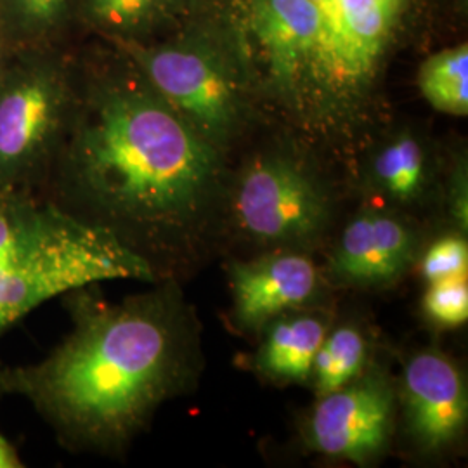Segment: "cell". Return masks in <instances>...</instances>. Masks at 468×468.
Returning <instances> with one entry per match:
<instances>
[{"label": "cell", "mask_w": 468, "mask_h": 468, "mask_svg": "<svg viewBox=\"0 0 468 468\" xmlns=\"http://www.w3.org/2000/svg\"><path fill=\"white\" fill-rule=\"evenodd\" d=\"M113 49L75 56L71 117L38 195L112 234L160 282L176 280L224 218L222 153Z\"/></svg>", "instance_id": "6da1fadb"}, {"label": "cell", "mask_w": 468, "mask_h": 468, "mask_svg": "<svg viewBox=\"0 0 468 468\" xmlns=\"http://www.w3.org/2000/svg\"><path fill=\"white\" fill-rule=\"evenodd\" d=\"M65 297L71 330L44 359L0 367V396L30 402L67 450L115 454L195 384L198 321L176 280L118 302L89 286Z\"/></svg>", "instance_id": "7a4b0ae2"}, {"label": "cell", "mask_w": 468, "mask_h": 468, "mask_svg": "<svg viewBox=\"0 0 468 468\" xmlns=\"http://www.w3.org/2000/svg\"><path fill=\"white\" fill-rule=\"evenodd\" d=\"M417 0H214L239 68L295 129L347 144L378 108L387 61Z\"/></svg>", "instance_id": "3957f363"}, {"label": "cell", "mask_w": 468, "mask_h": 468, "mask_svg": "<svg viewBox=\"0 0 468 468\" xmlns=\"http://www.w3.org/2000/svg\"><path fill=\"white\" fill-rule=\"evenodd\" d=\"M158 283L112 234L38 193H0V336L50 299L101 282Z\"/></svg>", "instance_id": "277c9868"}, {"label": "cell", "mask_w": 468, "mask_h": 468, "mask_svg": "<svg viewBox=\"0 0 468 468\" xmlns=\"http://www.w3.org/2000/svg\"><path fill=\"white\" fill-rule=\"evenodd\" d=\"M75 101L68 46L9 49L0 68V193H38Z\"/></svg>", "instance_id": "5b68a950"}, {"label": "cell", "mask_w": 468, "mask_h": 468, "mask_svg": "<svg viewBox=\"0 0 468 468\" xmlns=\"http://www.w3.org/2000/svg\"><path fill=\"white\" fill-rule=\"evenodd\" d=\"M226 212L234 233L253 247L309 251L332 228L335 197L307 160L288 151H266L228 185Z\"/></svg>", "instance_id": "8992f818"}, {"label": "cell", "mask_w": 468, "mask_h": 468, "mask_svg": "<svg viewBox=\"0 0 468 468\" xmlns=\"http://www.w3.org/2000/svg\"><path fill=\"white\" fill-rule=\"evenodd\" d=\"M122 50L154 92L216 150H226L247 112L241 68L218 49L191 38L113 46Z\"/></svg>", "instance_id": "52a82bcc"}, {"label": "cell", "mask_w": 468, "mask_h": 468, "mask_svg": "<svg viewBox=\"0 0 468 468\" xmlns=\"http://www.w3.org/2000/svg\"><path fill=\"white\" fill-rule=\"evenodd\" d=\"M398 387L387 369L369 363L349 384L319 396L303 425L309 450L335 460L368 465L394 434Z\"/></svg>", "instance_id": "ba28073f"}, {"label": "cell", "mask_w": 468, "mask_h": 468, "mask_svg": "<svg viewBox=\"0 0 468 468\" xmlns=\"http://www.w3.org/2000/svg\"><path fill=\"white\" fill-rule=\"evenodd\" d=\"M419 229L385 208H363L344 226L330 251L326 280L342 288L380 290L398 283L420 253Z\"/></svg>", "instance_id": "9c48e42d"}, {"label": "cell", "mask_w": 468, "mask_h": 468, "mask_svg": "<svg viewBox=\"0 0 468 468\" xmlns=\"http://www.w3.org/2000/svg\"><path fill=\"white\" fill-rule=\"evenodd\" d=\"M404 427L419 452H448L465 432L468 390L460 365L444 352H415L404 363L398 388Z\"/></svg>", "instance_id": "30bf717a"}, {"label": "cell", "mask_w": 468, "mask_h": 468, "mask_svg": "<svg viewBox=\"0 0 468 468\" xmlns=\"http://www.w3.org/2000/svg\"><path fill=\"white\" fill-rule=\"evenodd\" d=\"M324 278L305 251H266L229 266L233 318L245 332H261L288 311L316 305Z\"/></svg>", "instance_id": "8fae6325"}, {"label": "cell", "mask_w": 468, "mask_h": 468, "mask_svg": "<svg viewBox=\"0 0 468 468\" xmlns=\"http://www.w3.org/2000/svg\"><path fill=\"white\" fill-rule=\"evenodd\" d=\"M332 326L323 307H302L269 321L253 368L274 384H309L314 357Z\"/></svg>", "instance_id": "7c38bea8"}, {"label": "cell", "mask_w": 468, "mask_h": 468, "mask_svg": "<svg viewBox=\"0 0 468 468\" xmlns=\"http://www.w3.org/2000/svg\"><path fill=\"white\" fill-rule=\"evenodd\" d=\"M365 186L394 210L423 208L434 198V168L421 139L401 131L375 151Z\"/></svg>", "instance_id": "4fadbf2b"}, {"label": "cell", "mask_w": 468, "mask_h": 468, "mask_svg": "<svg viewBox=\"0 0 468 468\" xmlns=\"http://www.w3.org/2000/svg\"><path fill=\"white\" fill-rule=\"evenodd\" d=\"M186 4L187 0H80L79 27L90 28L112 46L150 42Z\"/></svg>", "instance_id": "5bb4252c"}, {"label": "cell", "mask_w": 468, "mask_h": 468, "mask_svg": "<svg viewBox=\"0 0 468 468\" xmlns=\"http://www.w3.org/2000/svg\"><path fill=\"white\" fill-rule=\"evenodd\" d=\"M80 0H0V42L7 49L68 46Z\"/></svg>", "instance_id": "9a60e30c"}, {"label": "cell", "mask_w": 468, "mask_h": 468, "mask_svg": "<svg viewBox=\"0 0 468 468\" xmlns=\"http://www.w3.org/2000/svg\"><path fill=\"white\" fill-rule=\"evenodd\" d=\"M369 354L368 335L359 324L349 321L330 326L314 357L309 380L316 398L330 394L359 377L371 363Z\"/></svg>", "instance_id": "2e32d148"}, {"label": "cell", "mask_w": 468, "mask_h": 468, "mask_svg": "<svg viewBox=\"0 0 468 468\" xmlns=\"http://www.w3.org/2000/svg\"><path fill=\"white\" fill-rule=\"evenodd\" d=\"M419 89L434 110L467 117L468 46L460 44L427 58L419 69Z\"/></svg>", "instance_id": "e0dca14e"}, {"label": "cell", "mask_w": 468, "mask_h": 468, "mask_svg": "<svg viewBox=\"0 0 468 468\" xmlns=\"http://www.w3.org/2000/svg\"><path fill=\"white\" fill-rule=\"evenodd\" d=\"M425 318L439 328H458L468 319L467 274L429 283L421 301Z\"/></svg>", "instance_id": "ac0fdd59"}, {"label": "cell", "mask_w": 468, "mask_h": 468, "mask_svg": "<svg viewBox=\"0 0 468 468\" xmlns=\"http://www.w3.org/2000/svg\"><path fill=\"white\" fill-rule=\"evenodd\" d=\"M467 271V234L456 229L435 239L420 259V272L427 284L463 276Z\"/></svg>", "instance_id": "d6986e66"}, {"label": "cell", "mask_w": 468, "mask_h": 468, "mask_svg": "<svg viewBox=\"0 0 468 468\" xmlns=\"http://www.w3.org/2000/svg\"><path fill=\"white\" fill-rule=\"evenodd\" d=\"M467 165L458 164L450 177L448 189V212L456 231L467 234L468 229Z\"/></svg>", "instance_id": "ffe728a7"}, {"label": "cell", "mask_w": 468, "mask_h": 468, "mask_svg": "<svg viewBox=\"0 0 468 468\" xmlns=\"http://www.w3.org/2000/svg\"><path fill=\"white\" fill-rule=\"evenodd\" d=\"M21 458L16 448L0 432V468H21Z\"/></svg>", "instance_id": "44dd1931"}, {"label": "cell", "mask_w": 468, "mask_h": 468, "mask_svg": "<svg viewBox=\"0 0 468 468\" xmlns=\"http://www.w3.org/2000/svg\"><path fill=\"white\" fill-rule=\"evenodd\" d=\"M7 52H9V49L0 42V68H2V65H4V61H5V56H7Z\"/></svg>", "instance_id": "7402d4cb"}]
</instances>
